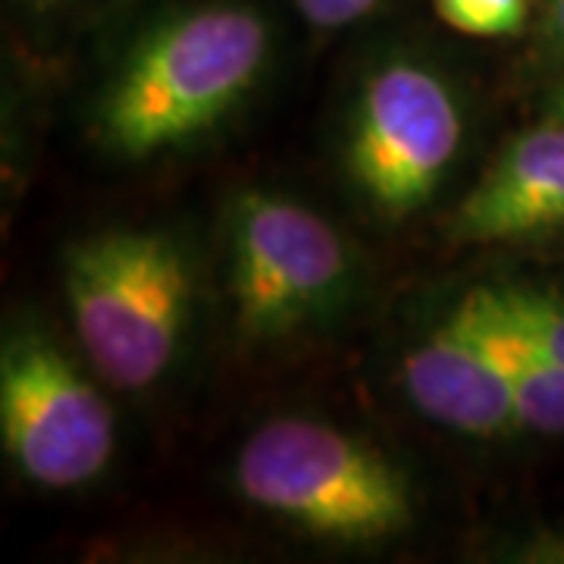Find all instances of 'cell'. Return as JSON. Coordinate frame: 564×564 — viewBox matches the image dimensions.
<instances>
[{"mask_svg": "<svg viewBox=\"0 0 564 564\" xmlns=\"http://www.w3.org/2000/svg\"><path fill=\"white\" fill-rule=\"evenodd\" d=\"M270 25L242 3H204L154 22L107 82L95 132L104 151L148 161L210 132L258 85Z\"/></svg>", "mask_w": 564, "mask_h": 564, "instance_id": "obj_1", "label": "cell"}, {"mask_svg": "<svg viewBox=\"0 0 564 564\" xmlns=\"http://www.w3.org/2000/svg\"><path fill=\"white\" fill-rule=\"evenodd\" d=\"M63 292L85 358L110 386L148 389L176 361L195 280L173 236L107 229L69 245Z\"/></svg>", "mask_w": 564, "mask_h": 564, "instance_id": "obj_2", "label": "cell"}, {"mask_svg": "<svg viewBox=\"0 0 564 564\" xmlns=\"http://www.w3.org/2000/svg\"><path fill=\"white\" fill-rule=\"evenodd\" d=\"M236 484L254 508L329 543H383L414 521L402 470L377 445L314 417L261 423L236 458Z\"/></svg>", "mask_w": 564, "mask_h": 564, "instance_id": "obj_3", "label": "cell"}, {"mask_svg": "<svg viewBox=\"0 0 564 564\" xmlns=\"http://www.w3.org/2000/svg\"><path fill=\"white\" fill-rule=\"evenodd\" d=\"M226 280L236 326L282 339L339 311L351 289V248L317 210L245 192L226 217Z\"/></svg>", "mask_w": 564, "mask_h": 564, "instance_id": "obj_4", "label": "cell"}, {"mask_svg": "<svg viewBox=\"0 0 564 564\" xmlns=\"http://www.w3.org/2000/svg\"><path fill=\"white\" fill-rule=\"evenodd\" d=\"M464 135L452 85L417 61H389L361 85L345 139V170L367 204L402 220L436 195Z\"/></svg>", "mask_w": 564, "mask_h": 564, "instance_id": "obj_5", "label": "cell"}, {"mask_svg": "<svg viewBox=\"0 0 564 564\" xmlns=\"http://www.w3.org/2000/svg\"><path fill=\"white\" fill-rule=\"evenodd\" d=\"M0 436L25 480L76 489L110 462L117 417L61 345L17 329L0 348Z\"/></svg>", "mask_w": 564, "mask_h": 564, "instance_id": "obj_6", "label": "cell"}, {"mask_svg": "<svg viewBox=\"0 0 564 564\" xmlns=\"http://www.w3.org/2000/svg\"><path fill=\"white\" fill-rule=\"evenodd\" d=\"M402 386L423 417L445 430L474 440H499L524 430L511 389L458 307L408 348Z\"/></svg>", "mask_w": 564, "mask_h": 564, "instance_id": "obj_7", "label": "cell"}, {"mask_svg": "<svg viewBox=\"0 0 564 564\" xmlns=\"http://www.w3.org/2000/svg\"><path fill=\"white\" fill-rule=\"evenodd\" d=\"M564 223V122L536 126L505 144L452 214V239L492 245L530 239Z\"/></svg>", "mask_w": 564, "mask_h": 564, "instance_id": "obj_8", "label": "cell"}, {"mask_svg": "<svg viewBox=\"0 0 564 564\" xmlns=\"http://www.w3.org/2000/svg\"><path fill=\"white\" fill-rule=\"evenodd\" d=\"M458 311L477 339L484 343L489 358L496 361L505 383L511 389L514 411L524 430L562 436L564 433V367L545 358L536 345L505 317L499 302L492 299L489 285L467 292Z\"/></svg>", "mask_w": 564, "mask_h": 564, "instance_id": "obj_9", "label": "cell"}, {"mask_svg": "<svg viewBox=\"0 0 564 564\" xmlns=\"http://www.w3.org/2000/svg\"><path fill=\"white\" fill-rule=\"evenodd\" d=\"M489 292L505 317L524 333L527 343L536 345L545 358L564 367V292L524 282L489 285Z\"/></svg>", "mask_w": 564, "mask_h": 564, "instance_id": "obj_10", "label": "cell"}, {"mask_svg": "<svg viewBox=\"0 0 564 564\" xmlns=\"http://www.w3.org/2000/svg\"><path fill=\"white\" fill-rule=\"evenodd\" d=\"M433 10L470 39H511L524 32L530 0H433Z\"/></svg>", "mask_w": 564, "mask_h": 564, "instance_id": "obj_11", "label": "cell"}, {"mask_svg": "<svg viewBox=\"0 0 564 564\" xmlns=\"http://www.w3.org/2000/svg\"><path fill=\"white\" fill-rule=\"evenodd\" d=\"M383 0H295L299 13L314 29H345L370 17Z\"/></svg>", "mask_w": 564, "mask_h": 564, "instance_id": "obj_12", "label": "cell"}, {"mask_svg": "<svg viewBox=\"0 0 564 564\" xmlns=\"http://www.w3.org/2000/svg\"><path fill=\"white\" fill-rule=\"evenodd\" d=\"M545 32L564 47V0H545Z\"/></svg>", "mask_w": 564, "mask_h": 564, "instance_id": "obj_13", "label": "cell"}, {"mask_svg": "<svg viewBox=\"0 0 564 564\" xmlns=\"http://www.w3.org/2000/svg\"><path fill=\"white\" fill-rule=\"evenodd\" d=\"M552 117L564 122V88L555 95V101H552Z\"/></svg>", "mask_w": 564, "mask_h": 564, "instance_id": "obj_14", "label": "cell"}, {"mask_svg": "<svg viewBox=\"0 0 564 564\" xmlns=\"http://www.w3.org/2000/svg\"><path fill=\"white\" fill-rule=\"evenodd\" d=\"M29 7H35V10H47V7H61L66 0H25Z\"/></svg>", "mask_w": 564, "mask_h": 564, "instance_id": "obj_15", "label": "cell"}]
</instances>
